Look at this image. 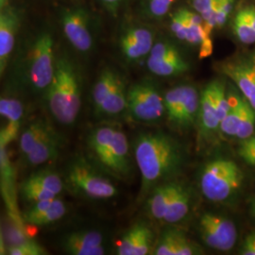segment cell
Wrapping results in <instances>:
<instances>
[{
    "mask_svg": "<svg viewBox=\"0 0 255 255\" xmlns=\"http://www.w3.org/2000/svg\"><path fill=\"white\" fill-rule=\"evenodd\" d=\"M244 174L231 159L217 158L202 167L200 187L203 196L213 202L231 200L241 188Z\"/></svg>",
    "mask_w": 255,
    "mask_h": 255,
    "instance_id": "cell-6",
    "label": "cell"
},
{
    "mask_svg": "<svg viewBox=\"0 0 255 255\" xmlns=\"http://www.w3.org/2000/svg\"><path fill=\"white\" fill-rule=\"evenodd\" d=\"M64 145V138L56 130L42 139L28 153L22 156L24 164L27 166H38L55 160Z\"/></svg>",
    "mask_w": 255,
    "mask_h": 255,
    "instance_id": "cell-20",
    "label": "cell"
},
{
    "mask_svg": "<svg viewBox=\"0 0 255 255\" xmlns=\"http://www.w3.org/2000/svg\"><path fill=\"white\" fill-rule=\"evenodd\" d=\"M154 44L153 29L144 24L128 23L119 32V52L128 64H137L146 60Z\"/></svg>",
    "mask_w": 255,
    "mask_h": 255,
    "instance_id": "cell-9",
    "label": "cell"
},
{
    "mask_svg": "<svg viewBox=\"0 0 255 255\" xmlns=\"http://www.w3.org/2000/svg\"><path fill=\"white\" fill-rule=\"evenodd\" d=\"M0 115L6 120L0 131V146H6L18 136L24 116L22 102L14 98H1Z\"/></svg>",
    "mask_w": 255,
    "mask_h": 255,
    "instance_id": "cell-18",
    "label": "cell"
},
{
    "mask_svg": "<svg viewBox=\"0 0 255 255\" xmlns=\"http://www.w3.org/2000/svg\"><path fill=\"white\" fill-rule=\"evenodd\" d=\"M107 176L90 160L78 156L67 165L65 183L70 191L83 199L106 201L119 194Z\"/></svg>",
    "mask_w": 255,
    "mask_h": 255,
    "instance_id": "cell-5",
    "label": "cell"
},
{
    "mask_svg": "<svg viewBox=\"0 0 255 255\" xmlns=\"http://www.w3.org/2000/svg\"><path fill=\"white\" fill-rule=\"evenodd\" d=\"M236 5V0H221L209 17L204 21L213 30L226 25Z\"/></svg>",
    "mask_w": 255,
    "mask_h": 255,
    "instance_id": "cell-34",
    "label": "cell"
},
{
    "mask_svg": "<svg viewBox=\"0 0 255 255\" xmlns=\"http://www.w3.org/2000/svg\"><path fill=\"white\" fill-rule=\"evenodd\" d=\"M188 84H182L175 86L164 94V106H165V117L169 124H173L177 118L179 111L181 109L182 101L186 94Z\"/></svg>",
    "mask_w": 255,
    "mask_h": 255,
    "instance_id": "cell-30",
    "label": "cell"
},
{
    "mask_svg": "<svg viewBox=\"0 0 255 255\" xmlns=\"http://www.w3.org/2000/svg\"><path fill=\"white\" fill-rule=\"evenodd\" d=\"M7 255H47L46 249L38 242L26 239L17 244H13L7 249Z\"/></svg>",
    "mask_w": 255,
    "mask_h": 255,
    "instance_id": "cell-36",
    "label": "cell"
},
{
    "mask_svg": "<svg viewBox=\"0 0 255 255\" xmlns=\"http://www.w3.org/2000/svg\"><path fill=\"white\" fill-rule=\"evenodd\" d=\"M192 199L191 190L182 183L177 182L162 222L176 224L185 219L191 208Z\"/></svg>",
    "mask_w": 255,
    "mask_h": 255,
    "instance_id": "cell-23",
    "label": "cell"
},
{
    "mask_svg": "<svg viewBox=\"0 0 255 255\" xmlns=\"http://www.w3.org/2000/svg\"><path fill=\"white\" fill-rule=\"evenodd\" d=\"M152 254L156 255H176L175 230L168 229L164 231L156 242Z\"/></svg>",
    "mask_w": 255,
    "mask_h": 255,
    "instance_id": "cell-37",
    "label": "cell"
},
{
    "mask_svg": "<svg viewBox=\"0 0 255 255\" xmlns=\"http://www.w3.org/2000/svg\"><path fill=\"white\" fill-rule=\"evenodd\" d=\"M133 159L141 174V195L146 196L181 172L186 150L181 142L165 132L145 131L135 137Z\"/></svg>",
    "mask_w": 255,
    "mask_h": 255,
    "instance_id": "cell-1",
    "label": "cell"
},
{
    "mask_svg": "<svg viewBox=\"0 0 255 255\" xmlns=\"http://www.w3.org/2000/svg\"><path fill=\"white\" fill-rule=\"evenodd\" d=\"M170 30L178 40L199 47L211 38L213 31L200 13L186 8L179 9L171 14Z\"/></svg>",
    "mask_w": 255,
    "mask_h": 255,
    "instance_id": "cell-12",
    "label": "cell"
},
{
    "mask_svg": "<svg viewBox=\"0 0 255 255\" xmlns=\"http://www.w3.org/2000/svg\"><path fill=\"white\" fill-rule=\"evenodd\" d=\"M199 123V140L208 139L217 130H219V121L216 109L212 87L208 84L201 94V104L198 121Z\"/></svg>",
    "mask_w": 255,
    "mask_h": 255,
    "instance_id": "cell-21",
    "label": "cell"
},
{
    "mask_svg": "<svg viewBox=\"0 0 255 255\" xmlns=\"http://www.w3.org/2000/svg\"><path fill=\"white\" fill-rule=\"evenodd\" d=\"M239 155L248 164L255 165V149H239Z\"/></svg>",
    "mask_w": 255,
    "mask_h": 255,
    "instance_id": "cell-43",
    "label": "cell"
},
{
    "mask_svg": "<svg viewBox=\"0 0 255 255\" xmlns=\"http://www.w3.org/2000/svg\"><path fill=\"white\" fill-rule=\"evenodd\" d=\"M112 16L116 17L125 0H98Z\"/></svg>",
    "mask_w": 255,
    "mask_h": 255,
    "instance_id": "cell-40",
    "label": "cell"
},
{
    "mask_svg": "<svg viewBox=\"0 0 255 255\" xmlns=\"http://www.w3.org/2000/svg\"><path fill=\"white\" fill-rule=\"evenodd\" d=\"M250 209H251V213L252 215L255 218V199H253L251 201V204H250Z\"/></svg>",
    "mask_w": 255,
    "mask_h": 255,
    "instance_id": "cell-46",
    "label": "cell"
},
{
    "mask_svg": "<svg viewBox=\"0 0 255 255\" xmlns=\"http://www.w3.org/2000/svg\"><path fill=\"white\" fill-rule=\"evenodd\" d=\"M154 234L145 222H137L119 240L117 254L119 255H150L154 248Z\"/></svg>",
    "mask_w": 255,
    "mask_h": 255,
    "instance_id": "cell-15",
    "label": "cell"
},
{
    "mask_svg": "<svg viewBox=\"0 0 255 255\" xmlns=\"http://www.w3.org/2000/svg\"><path fill=\"white\" fill-rule=\"evenodd\" d=\"M234 32L238 41L244 45L255 44V29L244 8L239 9L234 18Z\"/></svg>",
    "mask_w": 255,
    "mask_h": 255,
    "instance_id": "cell-31",
    "label": "cell"
},
{
    "mask_svg": "<svg viewBox=\"0 0 255 255\" xmlns=\"http://www.w3.org/2000/svg\"><path fill=\"white\" fill-rule=\"evenodd\" d=\"M0 164H1V190L9 210L11 219L16 227L23 230V219H20L16 205V191L14 182V170L9 162L6 146H0Z\"/></svg>",
    "mask_w": 255,
    "mask_h": 255,
    "instance_id": "cell-19",
    "label": "cell"
},
{
    "mask_svg": "<svg viewBox=\"0 0 255 255\" xmlns=\"http://www.w3.org/2000/svg\"><path fill=\"white\" fill-rule=\"evenodd\" d=\"M241 255H255V232H251L247 235L242 249H241Z\"/></svg>",
    "mask_w": 255,
    "mask_h": 255,
    "instance_id": "cell-41",
    "label": "cell"
},
{
    "mask_svg": "<svg viewBox=\"0 0 255 255\" xmlns=\"http://www.w3.org/2000/svg\"><path fill=\"white\" fill-rule=\"evenodd\" d=\"M241 149H255V135L242 141Z\"/></svg>",
    "mask_w": 255,
    "mask_h": 255,
    "instance_id": "cell-44",
    "label": "cell"
},
{
    "mask_svg": "<svg viewBox=\"0 0 255 255\" xmlns=\"http://www.w3.org/2000/svg\"><path fill=\"white\" fill-rule=\"evenodd\" d=\"M244 9H245L248 17L251 20V22H252V24H253V26H254L255 29V6L249 5V6L244 7Z\"/></svg>",
    "mask_w": 255,
    "mask_h": 255,
    "instance_id": "cell-45",
    "label": "cell"
},
{
    "mask_svg": "<svg viewBox=\"0 0 255 255\" xmlns=\"http://www.w3.org/2000/svg\"><path fill=\"white\" fill-rule=\"evenodd\" d=\"M227 93L230 108L226 117L220 122L219 130L226 136L237 137L241 119L242 96H239L235 91H227Z\"/></svg>",
    "mask_w": 255,
    "mask_h": 255,
    "instance_id": "cell-27",
    "label": "cell"
},
{
    "mask_svg": "<svg viewBox=\"0 0 255 255\" xmlns=\"http://www.w3.org/2000/svg\"><path fill=\"white\" fill-rule=\"evenodd\" d=\"M89 160L110 177L126 181L132 174V154L122 128L101 125L93 128L86 138Z\"/></svg>",
    "mask_w": 255,
    "mask_h": 255,
    "instance_id": "cell-2",
    "label": "cell"
},
{
    "mask_svg": "<svg viewBox=\"0 0 255 255\" xmlns=\"http://www.w3.org/2000/svg\"><path fill=\"white\" fill-rule=\"evenodd\" d=\"M221 0H189L192 9L200 13L202 18L207 19L217 8Z\"/></svg>",
    "mask_w": 255,
    "mask_h": 255,
    "instance_id": "cell-39",
    "label": "cell"
},
{
    "mask_svg": "<svg viewBox=\"0 0 255 255\" xmlns=\"http://www.w3.org/2000/svg\"><path fill=\"white\" fill-rule=\"evenodd\" d=\"M146 63L150 73L163 78L180 76L190 69V65L178 47L167 40L155 42Z\"/></svg>",
    "mask_w": 255,
    "mask_h": 255,
    "instance_id": "cell-10",
    "label": "cell"
},
{
    "mask_svg": "<svg viewBox=\"0 0 255 255\" xmlns=\"http://www.w3.org/2000/svg\"><path fill=\"white\" fill-rule=\"evenodd\" d=\"M21 12L13 6H7L0 12V73L5 72L14 48L15 38L21 24Z\"/></svg>",
    "mask_w": 255,
    "mask_h": 255,
    "instance_id": "cell-14",
    "label": "cell"
},
{
    "mask_svg": "<svg viewBox=\"0 0 255 255\" xmlns=\"http://www.w3.org/2000/svg\"><path fill=\"white\" fill-rule=\"evenodd\" d=\"M126 112L135 122L155 124L165 116L164 95L149 80L135 82L128 88Z\"/></svg>",
    "mask_w": 255,
    "mask_h": 255,
    "instance_id": "cell-7",
    "label": "cell"
},
{
    "mask_svg": "<svg viewBox=\"0 0 255 255\" xmlns=\"http://www.w3.org/2000/svg\"><path fill=\"white\" fill-rule=\"evenodd\" d=\"M45 97L56 121L65 126L75 123L82 108V82L76 65L66 56L56 61L54 76Z\"/></svg>",
    "mask_w": 255,
    "mask_h": 255,
    "instance_id": "cell-3",
    "label": "cell"
},
{
    "mask_svg": "<svg viewBox=\"0 0 255 255\" xmlns=\"http://www.w3.org/2000/svg\"><path fill=\"white\" fill-rule=\"evenodd\" d=\"M201 104V95L197 88L188 84V88L182 101L181 109L172 126L178 129H187L198 121Z\"/></svg>",
    "mask_w": 255,
    "mask_h": 255,
    "instance_id": "cell-25",
    "label": "cell"
},
{
    "mask_svg": "<svg viewBox=\"0 0 255 255\" xmlns=\"http://www.w3.org/2000/svg\"><path fill=\"white\" fill-rule=\"evenodd\" d=\"M54 130L46 119L32 121L19 136V149L22 156L28 153L37 144Z\"/></svg>",
    "mask_w": 255,
    "mask_h": 255,
    "instance_id": "cell-26",
    "label": "cell"
},
{
    "mask_svg": "<svg viewBox=\"0 0 255 255\" xmlns=\"http://www.w3.org/2000/svg\"><path fill=\"white\" fill-rule=\"evenodd\" d=\"M24 182L46 188L58 196L64 189L63 179L56 171L51 169H39L31 174Z\"/></svg>",
    "mask_w": 255,
    "mask_h": 255,
    "instance_id": "cell-29",
    "label": "cell"
},
{
    "mask_svg": "<svg viewBox=\"0 0 255 255\" xmlns=\"http://www.w3.org/2000/svg\"><path fill=\"white\" fill-rule=\"evenodd\" d=\"M20 194L22 199L30 204L39 201L51 200L58 197L57 194L49 191L46 188H43L38 185L29 184L25 182H22L20 185Z\"/></svg>",
    "mask_w": 255,
    "mask_h": 255,
    "instance_id": "cell-35",
    "label": "cell"
},
{
    "mask_svg": "<svg viewBox=\"0 0 255 255\" xmlns=\"http://www.w3.org/2000/svg\"><path fill=\"white\" fill-rule=\"evenodd\" d=\"M67 213V206L58 197L51 200L39 201L23 214V220L29 225L46 226L63 219Z\"/></svg>",
    "mask_w": 255,
    "mask_h": 255,
    "instance_id": "cell-17",
    "label": "cell"
},
{
    "mask_svg": "<svg viewBox=\"0 0 255 255\" xmlns=\"http://www.w3.org/2000/svg\"><path fill=\"white\" fill-rule=\"evenodd\" d=\"M255 129V109L242 96L241 119L237 137L240 140H246L254 135Z\"/></svg>",
    "mask_w": 255,
    "mask_h": 255,
    "instance_id": "cell-32",
    "label": "cell"
},
{
    "mask_svg": "<svg viewBox=\"0 0 255 255\" xmlns=\"http://www.w3.org/2000/svg\"><path fill=\"white\" fill-rule=\"evenodd\" d=\"M219 70L232 80L255 109V54L226 60L219 65Z\"/></svg>",
    "mask_w": 255,
    "mask_h": 255,
    "instance_id": "cell-13",
    "label": "cell"
},
{
    "mask_svg": "<svg viewBox=\"0 0 255 255\" xmlns=\"http://www.w3.org/2000/svg\"><path fill=\"white\" fill-rule=\"evenodd\" d=\"M213 48H214V46H213L212 38L205 40L201 44V46L199 47V58L202 60V59L210 57L213 53Z\"/></svg>",
    "mask_w": 255,
    "mask_h": 255,
    "instance_id": "cell-42",
    "label": "cell"
},
{
    "mask_svg": "<svg viewBox=\"0 0 255 255\" xmlns=\"http://www.w3.org/2000/svg\"><path fill=\"white\" fill-rule=\"evenodd\" d=\"M54 39L48 30L34 37L22 66L21 78L33 94H46L54 76Z\"/></svg>",
    "mask_w": 255,
    "mask_h": 255,
    "instance_id": "cell-4",
    "label": "cell"
},
{
    "mask_svg": "<svg viewBox=\"0 0 255 255\" xmlns=\"http://www.w3.org/2000/svg\"><path fill=\"white\" fill-rule=\"evenodd\" d=\"M120 76L112 68H105L101 71L92 91V101L94 111L100 107L102 101L105 100L110 91L113 89L115 83Z\"/></svg>",
    "mask_w": 255,
    "mask_h": 255,
    "instance_id": "cell-28",
    "label": "cell"
},
{
    "mask_svg": "<svg viewBox=\"0 0 255 255\" xmlns=\"http://www.w3.org/2000/svg\"><path fill=\"white\" fill-rule=\"evenodd\" d=\"M198 229L203 242L214 250L227 252L236 245L237 227L231 219L207 212L199 219Z\"/></svg>",
    "mask_w": 255,
    "mask_h": 255,
    "instance_id": "cell-11",
    "label": "cell"
},
{
    "mask_svg": "<svg viewBox=\"0 0 255 255\" xmlns=\"http://www.w3.org/2000/svg\"><path fill=\"white\" fill-rule=\"evenodd\" d=\"M176 0H140L141 9L146 18L159 20L170 11Z\"/></svg>",
    "mask_w": 255,
    "mask_h": 255,
    "instance_id": "cell-33",
    "label": "cell"
},
{
    "mask_svg": "<svg viewBox=\"0 0 255 255\" xmlns=\"http://www.w3.org/2000/svg\"><path fill=\"white\" fill-rule=\"evenodd\" d=\"M176 255H200L201 250L191 240L185 237L182 232L175 230Z\"/></svg>",
    "mask_w": 255,
    "mask_h": 255,
    "instance_id": "cell-38",
    "label": "cell"
},
{
    "mask_svg": "<svg viewBox=\"0 0 255 255\" xmlns=\"http://www.w3.org/2000/svg\"><path fill=\"white\" fill-rule=\"evenodd\" d=\"M126 82L122 76H119L113 89L110 91L100 107L95 111L96 116L102 118H114L121 115L127 110Z\"/></svg>",
    "mask_w": 255,
    "mask_h": 255,
    "instance_id": "cell-22",
    "label": "cell"
},
{
    "mask_svg": "<svg viewBox=\"0 0 255 255\" xmlns=\"http://www.w3.org/2000/svg\"><path fill=\"white\" fill-rule=\"evenodd\" d=\"M64 36L79 53L87 54L94 48L92 19L87 9L81 6L65 7L60 13Z\"/></svg>",
    "mask_w": 255,
    "mask_h": 255,
    "instance_id": "cell-8",
    "label": "cell"
},
{
    "mask_svg": "<svg viewBox=\"0 0 255 255\" xmlns=\"http://www.w3.org/2000/svg\"><path fill=\"white\" fill-rule=\"evenodd\" d=\"M9 6V0H0V9H4Z\"/></svg>",
    "mask_w": 255,
    "mask_h": 255,
    "instance_id": "cell-47",
    "label": "cell"
},
{
    "mask_svg": "<svg viewBox=\"0 0 255 255\" xmlns=\"http://www.w3.org/2000/svg\"><path fill=\"white\" fill-rule=\"evenodd\" d=\"M64 252L72 255H105L103 235L92 230H80L64 236L62 241Z\"/></svg>",
    "mask_w": 255,
    "mask_h": 255,
    "instance_id": "cell-16",
    "label": "cell"
},
{
    "mask_svg": "<svg viewBox=\"0 0 255 255\" xmlns=\"http://www.w3.org/2000/svg\"><path fill=\"white\" fill-rule=\"evenodd\" d=\"M177 182H167L157 185L147 195L146 210L147 215L155 220L163 221L169 201L176 188Z\"/></svg>",
    "mask_w": 255,
    "mask_h": 255,
    "instance_id": "cell-24",
    "label": "cell"
}]
</instances>
